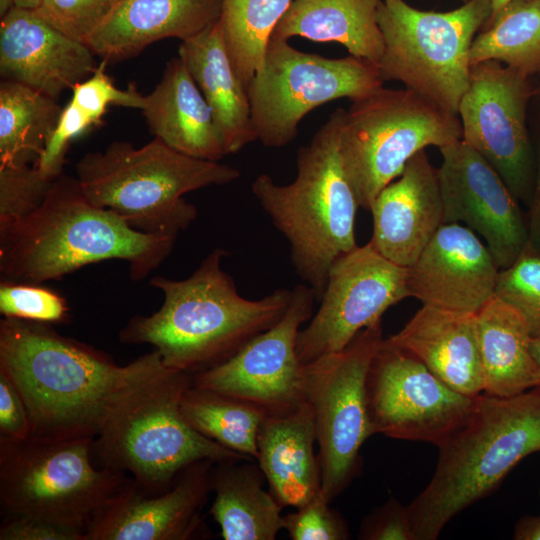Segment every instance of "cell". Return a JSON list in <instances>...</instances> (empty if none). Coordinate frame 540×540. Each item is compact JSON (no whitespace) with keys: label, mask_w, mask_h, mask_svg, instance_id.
<instances>
[{"label":"cell","mask_w":540,"mask_h":540,"mask_svg":"<svg viewBox=\"0 0 540 540\" xmlns=\"http://www.w3.org/2000/svg\"><path fill=\"white\" fill-rule=\"evenodd\" d=\"M178 57L210 106L227 153H236L256 141L248 93L231 63L219 20L181 41Z\"/></svg>","instance_id":"cell-26"},{"label":"cell","mask_w":540,"mask_h":540,"mask_svg":"<svg viewBox=\"0 0 540 540\" xmlns=\"http://www.w3.org/2000/svg\"><path fill=\"white\" fill-rule=\"evenodd\" d=\"M534 94H539L540 95V85L536 90H534Z\"/></svg>","instance_id":"cell-49"},{"label":"cell","mask_w":540,"mask_h":540,"mask_svg":"<svg viewBox=\"0 0 540 540\" xmlns=\"http://www.w3.org/2000/svg\"><path fill=\"white\" fill-rule=\"evenodd\" d=\"M107 64L101 60L91 76L71 89L70 101L62 109L50 139L33 164L44 177L54 180L63 174L70 143L90 128L102 124L110 105L142 108L144 95L134 84H129L127 89L116 87L106 73Z\"/></svg>","instance_id":"cell-30"},{"label":"cell","mask_w":540,"mask_h":540,"mask_svg":"<svg viewBox=\"0 0 540 540\" xmlns=\"http://www.w3.org/2000/svg\"><path fill=\"white\" fill-rule=\"evenodd\" d=\"M230 254L213 249L187 278L154 276L163 295L151 315H136L120 330L123 344H150L164 365L190 374L214 367L275 325L287 311L292 290L276 289L258 300L240 295L223 270Z\"/></svg>","instance_id":"cell-2"},{"label":"cell","mask_w":540,"mask_h":540,"mask_svg":"<svg viewBox=\"0 0 540 540\" xmlns=\"http://www.w3.org/2000/svg\"><path fill=\"white\" fill-rule=\"evenodd\" d=\"M344 109H336L297 153V176L277 184L265 173L251 190L273 225L288 240L295 272L320 300L333 263L358 245L360 207L340 152Z\"/></svg>","instance_id":"cell-4"},{"label":"cell","mask_w":540,"mask_h":540,"mask_svg":"<svg viewBox=\"0 0 540 540\" xmlns=\"http://www.w3.org/2000/svg\"><path fill=\"white\" fill-rule=\"evenodd\" d=\"M192 374L165 368L111 409L92 441L96 466L130 473L137 486L155 495L166 491L192 464L248 458L195 431L180 402Z\"/></svg>","instance_id":"cell-7"},{"label":"cell","mask_w":540,"mask_h":540,"mask_svg":"<svg viewBox=\"0 0 540 540\" xmlns=\"http://www.w3.org/2000/svg\"><path fill=\"white\" fill-rule=\"evenodd\" d=\"M370 243L390 261L410 267L443 223L438 171L424 150L385 186L370 209Z\"/></svg>","instance_id":"cell-21"},{"label":"cell","mask_w":540,"mask_h":540,"mask_svg":"<svg viewBox=\"0 0 540 540\" xmlns=\"http://www.w3.org/2000/svg\"><path fill=\"white\" fill-rule=\"evenodd\" d=\"M531 353L539 369L540 374V337H532L530 344ZM537 393L540 394V384L534 388Z\"/></svg>","instance_id":"cell-45"},{"label":"cell","mask_w":540,"mask_h":540,"mask_svg":"<svg viewBox=\"0 0 540 540\" xmlns=\"http://www.w3.org/2000/svg\"><path fill=\"white\" fill-rule=\"evenodd\" d=\"M56 99L25 84L0 83V166L34 164L62 112Z\"/></svg>","instance_id":"cell-31"},{"label":"cell","mask_w":540,"mask_h":540,"mask_svg":"<svg viewBox=\"0 0 540 540\" xmlns=\"http://www.w3.org/2000/svg\"><path fill=\"white\" fill-rule=\"evenodd\" d=\"M0 313L3 317L41 323H66L70 308L66 299L42 284L1 281Z\"/></svg>","instance_id":"cell-36"},{"label":"cell","mask_w":540,"mask_h":540,"mask_svg":"<svg viewBox=\"0 0 540 540\" xmlns=\"http://www.w3.org/2000/svg\"><path fill=\"white\" fill-rule=\"evenodd\" d=\"M492 14L490 0H467L447 12L424 11L404 0H382L377 12L384 42L383 81L405 88L458 115L470 80V49Z\"/></svg>","instance_id":"cell-9"},{"label":"cell","mask_w":540,"mask_h":540,"mask_svg":"<svg viewBox=\"0 0 540 540\" xmlns=\"http://www.w3.org/2000/svg\"><path fill=\"white\" fill-rule=\"evenodd\" d=\"M41 2L42 0H14L15 7L29 10H35Z\"/></svg>","instance_id":"cell-46"},{"label":"cell","mask_w":540,"mask_h":540,"mask_svg":"<svg viewBox=\"0 0 540 540\" xmlns=\"http://www.w3.org/2000/svg\"><path fill=\"white\" fill-rule=\"evenodd\" d=\"M211 460L180 473L166 491L150 495L130 478L95 516L85 540H188L205 538L201 510L211 492Z\"/></svg>","instance_id":"cell-18"},{"label":"cell","mask_w":540,"mask_h":540,"mask_svg":"<svg viewBox=\"0 0 540 540\" xmlns=\"http://www.w3.org/2000/svg\"><path fill=\"white\" fill-rule=\"evenodd\" d=\"M366 399L373 434L439 447L468 421L478 396L455 391L384 339L368 371Z\"/></svg>","instance_id":"cell-14"},{"label":"cell","mask_w":540,"mask_h":540,"mask_svg":"<svg viewBox=\"0 0 540 540\" xmlns=\"http://www.w3.org/2000/svg\"><path fill=\"white\" fill-rule=\"evenodd\" d=\"M382 0H292L272 39L337 42L350 55L378 65L384 49L377 12ZM270 38V39H271Z\"/></svg>","instance_id":"cell-29"},{"label":"cell","mask_w":540,"mask_h":540,"mask_svg":"<svg viewBox=\"0 0 540 540\" xmlns=\"http://www.w3.org/2000/svg\"><path fill=\"white\" fill-rule=\"evenodd\" d=\"M0 368L23 398L30 437L71 440L94 439L123 396L168 367L156 349L120 366L47 323L3 317Z\"/></svg>","instance_id":"cell-1"},{"label":"cell","mask_w":540,"mask_h":540,"mask_svg":"<svg viewBox=\"0 0 540 540\" xmlns=\"http://www.w3.org/2000/svg\"><path fill=\"white\" fill-rule=\"evenodd\" d=\"M96 55L34 10L13 7L0 22V75L57 98L96 70Z\"/></svg>","instance_id":"cell-20"},{"label":"cell","mask_w":540,"mask_h":540,"mask_svg":"<svg viewBox=\"0 0 540 540\" xmlns=\"http://www.w3.org/2000/svg\"><path fill=\"white\" fill-rule=\"evenodd\" d=\"M513 538L516 540H540V515H526L518 520Z\"/></svg>","instance_id":"cell-44"},{"label":"cell","mask_w":540,"mask_h":540,"mask_svg":"<svg viewBox=\"0 0 540 540\" xmlns=\"http://www.w3.org/2000/svg\"><path fill=\"white\" fill-rule=\"evenodd\" d=\"M321 492L284 518V529L292 540H347L348 526L330 507Z\"/></svg>","instance_id":"cell-39"},{"label":"cell","mask_w":540,"mask_h":540,"mask_svg":"<svg viewBox=\"0 0 540 540\" xmlns=\"http://www.w3.org/2000/svg\"><path fill=\"white\" fill-rule=\"evenodd\" d=\"M358 539L417 540L407 505L390 496L361 521Z\"/></svg>","instance_id":"cell-40"},{"label":"cell","mask_w":540,"mask_h":540,"mask_svg":"<svg viewBox=\"0 0 540 540\" xmlns=\"http://www.w3.org/2000/svg\"><path fill=\"white\" fill-rule=\"evenodd\" d=\"M176 239L138 231L91 203L76 177L61 174L34 211L0 227L1 281L43 284L89 264L123 260L141 281L171 254Z\"/></svg>","instance_id":"cell-3"},{"label":"cell","mask_w":540,"mask_h":540,"mask_svg":"<svg viewBox=\"0 0 540 540\" xmlns=\"http://www.w3.org/2000/svg\"><path fill=\"white\" fill-rule=\"evenodd\" d=\"M485 26L472 42L471 66L495 60L528 77L540 73V0H513Z\"/></svg>","instance_id":"cell-33"},{"label":"cell","mask_w":540,"mask_h":540,"mask_svg":"<svg viewBox=\"0 0 540 540\" xmlns=\"http://www.w3.org/2000/svg\"><path fill=\"white\" fill-rule=\"evenodd\" d=\"M383 83L378 65L369 60L327 58L271 38L247 89L257 140L266 147L286 146L313 109L341 98L356 101Z\"/></svg>","instance_id":"cell-11"},{"label":"cell","mask_w":540,"mask_h":540,"mask_svg":"<svg viewBox=\"0 0 540 540\" xmlns=\"http://www.w3.org/2000/svg\"><path fill=\"white\" fill-rule=\"evenodd\" d=\"M443 223H463L486 242L500 270L528 246V215L494 168L460 140L439 149Z\"/></svg>","instance_id":"cell-17"},{"label":"cell","mask_w":540,"mask_h":540,"mask_svg":"<svg viewBox=\"0 0 540 540\" xmlns=\"http://www.w3.org/2000/svg\"><path fill=\"white\" fill-rule=\"evenodd\" d=\"M180 410L185 421L201 435L257 459V438L267 416L258 406L191 383L182 395Z\"/></svg>","instance_id":"cell-32"},{"label":"cell","mask_w":540,"mask_h":540,"mask_svg":"<svg viewBox=\"0 0 540 540\" xmlns=\"http://www.w3.org/2000/svg\"><path fill=\"white\" fill-rule=\"evenodd\" d=\"M500 269L469 228L442 224L408 267L411 297L423 305L477 313L495 296Z\"/></svg>","instance_id":"cell-19"},{"label":"cell","mask_w":540,"mask_h":540,"mask_svg":"<svg viewBox=\"0 0 540 540\" xmlns=\"http://www.w3.org/2000/svg\"><path fill=\"white\" fill-rule=\"evenodd\" d=\"M292 0H222L219 23L233 68L247 90L273 30Z\"/></svg>","instance_id":"cell-34"},{"label":"cell","mask_w":540,"mask_h":540,"mask_svg":"<svg viewBox=\"0 0 540 540\" xmlns=\"http://www.w3.org/2000/svg\"><path fill=\"white\" fill-rule=\"evenodd\" d=\"M438 448L433 476L407 505L417 540L437 539L453 517L493 493L522 459L540 451V394H480L468 421Z\"/></svg>","instance_id":"cell-5"},{"label":"cell","mask_w":540,"mask_h":540,"mask_svg":"<svg viewBox=\"0 0 540 540\" xmlns=\"http://www.w3.org/2000/svg\"><path fill=\"white\" fill-rule=\"evenodd\" d=\"M119 0H42L34 12L44 21L86 44Z\"/></svg>","instance_id":"cell-38"},{"label":"cell","mask_w":540,"mask_h":540,"mask_svg":"<svg viewBox=\"0 0 540 540\" xmlns=\"http://www.w3.org/2000/svg\"><path fill=\"white\" fill-rule=\"evenodd\" d=\"M495 295L525 318L532 337H540V256L528 248L510 267L500 270Z\"/></svg>","instance_id":"cell-35"},{"label":"cell","mask_w":540,"mask_h":540,"mask_svg":"<svg viewBox=\"0 0 540 540\" xmlns=\"http://www.w3.org/2000/svg\"><path fill=\"white\" fill-rule=\"evenodd\" d=\"M539 496H540V491H539Z\"/></svg>","instance_id":"cell-50"},{"label":"cell","mask_w":540,"mask_h":540,"mask_svg":"<svg viewBox=\"0 0 540 540\" xmlns=\"http://www.w3.org/2000/svg\"><path fill=\"white\" fill-rule=\"evenodd\" d=\"M92 441L0 437L2 514L79 530L86 537L98 512L130 479L96 466Z\"/></svg>","instance_id":"cell-8"},{"label":"cell","mask_w":540,"mask_h":540,"mask_svg":"<svg viewBox=\"0 0 540 540\" xmlns=\"http://www.w3.org/2000/svg\"><path fill=\"white\" fill-rule=\"evenodd\" d=\"M316 442L314 413L307 401L292 412L265 417L257 438L256 460L269 491L282 507L298 508L320 492Z\"/></svg>","instance_id":"cell-25"},{"label":"cell","mask_w":540,"mask_h":540,"mask_svg":"<svg viewBox=\"0 0 540 540\" xmlns=\"http://www.w3.org/2000/svg\"><path fill=\"white\" fill-rule=\"evenodd\" d=\"M265 480L253 460L213 463L210 486L215 498L209 512L224 540H274L284 529L283 507L263 487Z\"/></svg>","instance_id":"cell-28"},{"label":"cell","mask_w":540,"mask_h":540,"mask_svg":"<svg viewBox=\"0 0 540 540\" xmlns=\"http://www.w3.org/2000/svg\"><path fill=\"white\" fill-rule=\"evenodd\" d=\"M513 0H490L491 8H492V15L497 13L501 8H503L506 4L511 2Z\"/></svg>","instance_id":"cell-48"},{"label":"cell","mask_w":540,"mask_h":540,"mask_svg":"<svg viewBox=\"0 0 540 540\" xmlns=\"http://www.w3.org/2000/svg\"><path fill=\"white\" fill-rule=\"evenodd\" d=\"M222 0H119L86 45L109 63L126 60L150 44L191 38L217 22Z\"/></svg>","instance_id":"cell-22"},{"label":"cell","mask_w":540,"mask_h":540,"mask_svg":"<svg viewBox=\"0 0 540 540\" xmlns=\"http://www.w3.org/2000/svg\"><path fill=\"white\" fill-rule=\"evenodd\" d=\"M31 425L23 398L9 375L0 368V437L24 440Z\"/></svg>","instance_id":"cell-41"},{"label":"cell","mask_w":540,"mask_h":540,"mask_svg":"<svg viewBox=\"0 0 540 540\" xmlns=\"http://www.w3.org/2000/svg\"><path fill=\"white\" fill-rule=\"evenodd\" d=\"M311 287L292 289L289 307L271 328L226 361L192 374V384L248 401L267 415L292 412L306 402L304 364L297 354L301 325L311 318Z\"/></svg>","instance_id":"cell-16"},{"label":"cell","mask_w":540,"mask_h":540,"mask_svg":"<svg viewBox=\"0 0 540 540\" xmlns=\"http://www.w3.org/2000/svg\"><path fill=\"white\" fill-rule=\"evenodd\" d=\"M75 171L91 203L138 231L174 239L198 215L185 194L240 177L234 167L188 156L157 137L141 147L113 141L103 151L83 155Z\"/></svg>","instance_id":"cell-6"},{"label":"cell","mask_w":540,"mask_h":540,"mask_svg":"<svg viewBox=\"0 0 540 540\" xmlns=\"http://www.w3.org/2000/svg\"><path fill=\"white\" fill-rule=\"evenodd\" d=\"M13 7H15L14 0H0V16L3 17Z\"/></svg>","instance_id":"cell-47"},{"label":"cell","mask_w":540,"mask_h":540,"mask_svg":"<svg viewBox=\"0 0 540 540\" xmlns=\"http://www.w3.org/2000/svg\"><path fill=\"white\" fill-rule=\"evenodd\" d=\"M483 393L513 397L536 388L540 374L524 316L496 295L477 313Z\"/></svg>","instance_id":"cell-27"},{"label":"cell","mask_w":540,"mask_h":540,"mask_svg":"<svg viewBox=\"0 0 540 540\" xmlns=\"http://www.w3.org/2000/svg\"><path fill=\"white\" fill-rule=\"evenodd\" d=\"M54 180L40 174L33 164L0 166V227L38 208Z\"/></svg>","instance_id":"cell-37"},{"label":"cell","mask_w":540,"mask_h":540,"mask_svg":"<svg viewBox=\"0 0 540 540\" xmlns=\"http://www.w3.org/2000/svg\"><path fill=\"white\" fill-rule=\"evenodd\" d=\"M462 140L458 115L415 92L383 86L343 111L340 152L361 208L370 211L380 191L428 146Z\"/></svg>","instance_id":"cell-10"},{"label":"cell","mask_w":540,"mask_h":540,"mask_svg":"<svg viewBox=\"0 0 540 540\" xmlns=\"http://www.w3.org/2000/svg\"><path fill=\"white\" fill-rule=\"evenodd\" d=\"M383 340L378 322L361 330L342 350L304 364L306 401L314 413L319 446L320 492L328 502L358 475L360 449L373 435L366 379Z\"/></svg>","instance_id":"cell-12"},{"label":"cell","mask_w":540,"mask_h":540,"mask_svg":"<svg viewBox=\"0 0 540 540\" xmlns=\"http://www.w3.org/2000/svg\"><path fill=\"white\" fill-rule=\"evenodd\" d=\"M385 341L417 358L455 391L470 397L483 393L476 313L423 305Z\"/></svg>","instance_id":"cell-23"},{"label":"cell","mask_w":540,"mask_h":540,"mask_svg":"<svg viewBox=\"0 0 540 540\" xmlns=\"http://www.w3.org/2000/svg\"><path fill=\"white\" fill-rule=\"evenodd\" d=\"M534 90L529 77L501 62L472 65L458 117L462 140L499 174L517 201L529 208L535 180V154L527 128Z\"/></svg>","instance_id":"cell-13"},{"label":"cell","mask_w":540,"mask_h":540,"mask_svg":"<svg viewBox=\"0 0 540 540\" xmlns=\"http://www.w3.org/2000/svg\"><path fill=\"white\" fill-rule=\"evenodd\" d=\"M141 111L154 137L183 154L210 161L228 154L214 114L180 57L167 63Z\"/></svg>","instance_id":"cell-24"},{"label":"cell","mask_w":540,"mask_h":540,"mask_svg":"<svg viewBox=\"0 0 540 540\" xmlns=\"http://www.w3.org/2000/svg\"><path fill=\"white\" fill-rule=\"evenodd\" d=\"M535 154V180L532 202L528 208L529 241L527 248L540 256V140Z\"/></svg>","instance_id":"cell-43"},{"label":"cell","mask_w":540,"mask_h":540,"mask_svg":"<svg viewBox=\"0 0 540 540\" xmlns=\"http://www.w3.org/2000/svg\"><path fill=\"white\" fill-rule=\"evenodd\" d=\"M407 297L408 267L390 261L370 242L355 247L331 266L319 309L298 334L300 361L306 364L342 350Z\"/></svg>","instance_id":"cell-15"},{"label":"cell","mask_w":540,"mask_h":540,"mask_svg":"<svg viewBox=\"0 0 540 540\" xmlns=\"http://www.w3.org/2000/svg\"><path fill=\"white\" fill-rule=\"evenodd\" d=\"M0 540H85V534L41 520L6 514L0 525Z\"/></svg>","instance_id":"cell-42"}]
</instances>
